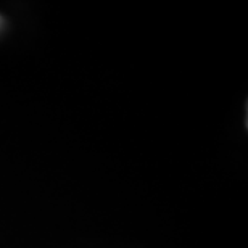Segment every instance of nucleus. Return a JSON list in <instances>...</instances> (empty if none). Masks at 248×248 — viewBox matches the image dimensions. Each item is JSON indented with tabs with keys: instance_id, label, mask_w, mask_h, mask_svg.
I'll use <instances>...</instances> for the list:
<instances>
[{
	"instance_id": "f257e3e1",
	"label": "nucleus",
	"mask_w": 248,
	"mask_h": 248,
	"mask_svg": "<svg viewBox=\"0 0 248 248\" xmlns=\"http://www.w3.org/2000/svg\"><path fill=\"white\" fill-rule=\"evenodd\" d=\"M0 24H2V18H0Z\"/></svg>"
}]
</instances>
